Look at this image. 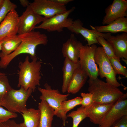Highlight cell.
I'll return each instance as SVG.
<instances>
[{
    "label": "cell",
    "instance_id": "1",
    "mask_svg": "<svg viewBox=\"0 0 127 127\" xmlns=\"http://www.w3.org/2000/svg\"><path fill=\"white\" fill-rule=\"evenodd\" d=\"M18 35L21 41L17 49L9 55L4 56L0 54V68H6L14 58L21 54H29L32 60L37 58L36 53V47L39 45H46L48 42L47 35L39 31L33 30Z\"/></svg>",
    "mask_w": 127,
    "mask_h": 127
},
{
    "label": "cell",
    "instance_id": "2",
    "mask_svg": "<svg viewBox=\"0 0 127 127\" xmlns=\"http://www.w3.org/2000/svg\"><path fill=\"white\" fill-rule=\"evenodd\" d=\"M42 63L41 61L37 60V58L32 60L30 62L28 56L24 62L20 61L18 65L19 70H18L17 87H22L26 91L31 88L33 92H34L36 86L40 85Z\"/></svg>",
    "mask_w": 127,
    "mask_h": 127
},
{
    "label": "cell",
    "instance_id": "3",
    "mask_svg": "<svg viewBox=\"0 0 127 127\" xmlns=\"http://www.w3.org/2000/svg\"><path fill=\"white\" fill-rule=\"evenodd\" d=\"M88 82V91L92 94L95 103H113L124 94L118 87L98 78L89 79Z\"/></svg>",
    "mask_w": 127,
    "mask_h": 127
},
{
    "label": "cell",
    "instance_id": "4",
    "mask_svg": "<svg viewBox=\"0 0 127 127\" xmlns=\"http://www.w3.org/2000/svg\"><path fill=\"white\" fill-rule=\"evenodd\" d=\"M44 87L38 88V90L41 94L40 99L45 100L53 109L55 115L62 120L63 124L65 126L67 117L62 109L61 104L67 100L69 94H62L58 89H52L51 86L47 83L44 84Z\"/></svg>",
    "mask_w": 127,
    "mask_h": 127
},
{
    "label": "cell",
    "instance_id": "5",
    "mask_svg": "<svg viewBox=\"0 0 127 127\" xmlns=\"http://www.w3.org/2000/svg\"><path fill=\"white\" fill-rule=\"evenodd\" d=\"M32 92L31 89L26 91L22 87L17 90L12 88L2 99L1 106L12 112L21 113L27 109L26 102Z\"/></svg>",
    "mask_w": 127,
    "mask_h": 127
},
{
    "label": "cell",
    "instance_id": "6",
    "mask_svg": "<svg viewBox=\"0 0 127 127\" xmlns=\"http://www.w3.org/2000/svg\"><path fill=\"white\" fill-rule=\"evenodd\" d=\"M94 44L90 46L83 45L81 47L79 62L81 67L89 78L92 80L98 78L99 70L95 60V54L97 48Z\"/></svg>",
    "mask_w": 127,
    "mask_h": 127
},
{
    "label": "cell",
    "instance_id": "7",
    "mask_svg": "<svg viewBox=\"0 0 127 127\" xmlns=\"http://www.w3.org/2000/svg\"><path fill=\"white\" fill-rule=\"evenodd\" d=\"M95 57V62L99 67V75L101 78H106V82L115 87L120 86L121 85L116 78V74L102 47H97Z\"/></svg>",
    "mask_w": 127,
    "mask_h": 127
},
{
    "label": "cell",
    "instance_id": "8",
    "mask_svg": "<svg viewBox=\"0 0 127 127\" xmlns=\"http://www.w3.org/2000/svg\"><path fill=\"white\" fill-rule=\"evenodd\" d=\"M75 9L72 7L64 13L56 15L50 18L45 19L34 29H42L49 32H61L65 28H67L72 23V19L68 18L70 14Z\"/></svg>",
    "mask_w": 127,
    "mask_h": 127
},
{
    "label": "cell",
    "instance_id": "9",
    "mask_svg": "<svg viewBox=\"0 0 127 127\" xmlns=\"http://www.w3.org/2000/svg\"><path fill=\"white\" fill-rule=\"evenodd\" d=\"M29 6L36 13L46 19L66 12L65 6L58 4L53 0H35Z\"/></svg>",
    "mask_w": 127,
    "mask_h": 127
},
{
    "label": "cell",
    "instance_id": "10",
    "mask_svg": "<svg viewBox=\"0 0 127 127\" xmlns=\"http://www.w3.org/2000/svg\"><path fill=\"white\" fill-rule=\"evenodd\" d=\"M126 115H127V93L113 104L99 125V127H111Z\"/></svg>",
    "mask_w": 127,
    "mask_h": 127
},
{
    "label": "cell",
    "instance_id": "11",
    "mask_svg": "<svg viewBox=\"0 0 127 127\" xmlns=\"http://www.w3.org/2000/svg\"><path fill=\"white\" fill-rule=\"evenodd\" d=\"M46 19L35 12L29 5L21 16L19 17L17 33L21 35L33 30L36 25Z\"/></svg>",
    "mask_w": 127,
    "mask_h": 127
},
{
    "label": "cell",
    "instance_id": "12",
    "mask_svg": "<svg viewBox=\"0 0 127 127\" xmlns=\"http://www.w3.org/2000/svg\"><path fill=\"white\" fill-rule=\"evenodd\" d=\"M67 28L72 32L81 35L87 41V45L89 46L94 44H99L97 40V38L99 36H102L106 40L111 35L110 33H100L86 28L83 27V23L79 19L73 21L71 25Z\"/></svg>",
    "mask_w": 127,
    "mask_h": 127
},
{
    "label": "cell",
    "instance_id": "13",
    "mask_svg": "<svg viewBox=\"0 0 127 127\" xmlns=\"http://www.w3.org/2000/svg\"><path fill=\"white\" fill-rule=\"evenodd\" d=\"M127 0H114L105 9L103 25L108 24L119 18L127 16Z\"/></svg>",
    "mask_w": 127,
    "mask_h": 127
},
{
    "label": "cell",
    "instance_id": "14",
    "mask_svg": "<svg viewBox=\"0 0 127 127\" xmlns=\"http://www.w3.org/2000/svg\"><path fill=\"white\" fill-rule=\"evenodd\" d=\"M19 16L15 9L10 11L0 24V41L16 35Z\"/></svg>",
    "mask_w": 127,
    "mask_h": 127
},
{
    "label": "cell",
    "instance_id": "15",
    "mask_svg": "<svg viewBox=\"0 0 127 127\" xmlns=\"http://www.w3.org/2000/svg\"><path fill=\"white\" fill-rule=\"evenodd\" d=\"M83 45L74 34H71L63 44L62 52L63 56L73 62L78 63L80 49Z\"/></svg>",
    "mask_w": 127,
    "mask_h": 127
},
{
    "label": "cell",
    "instance_id": "16",
    "mask_svg": "<svg viewBox=\"0 0 127 127\" xmlns=\"http://www.w3.org/2000/svg\"><path fill=\"white\" fill-rule=\"evenodd\" d=\"M114 103H94L90 107L84 108L87 117L89 118L90 121L93 123L99 125Z\"/></svg>",
    "mask_w": 127,
    "mask_h": 127
},
{
    "label": "cell",
    "instance_id": "17",
    "mask_svg": "<svg viewBox=\"0 0 127 127\" xmlns=\"http://www.w3.org/2000/svg\"><path fill=\"white\" fill-rule=\"evenodd\" d=\"M106 40L111 46L117 57L127 59V33L111 35Z\"/></svg>",
    "mask_w": 127,
    "mask_h": 127
},
{
    "label": "cell",
    "instance_id": "18",
    "mask_svg": "<svg viewBox=\"0 0 127 127\" xmlns=\"http://www.w3.org/2000/svg\"><path fill=\"white\" fill-rule=\"evenodd\" d=\"M90 26L92 30L100 33H127V18L123 17L119 18L106 25Z\"/></svg>",
    "mask_w": 127,
    "mask_h": 127
},
{
    "label": "cell",
    "instance_id": "19",
    "mask_svg": "<svg viewBox=\"0 0 127 127\" xmlns=\"http://www.w3.org/2000/svg\"><path fill=\"white\" fill-rule=\"evenodd\" d=\"M88 77L80 65L74 72L68 87V93L74 94L78 92L85 84Z\"/></svg>",
    "mask_w": 127,
    "mask_h": 127
},
{
    "label": "cell",
    "instance_id": "20",
    "mask_svg": "<svg viewBox=\"0 0 127 127\" xmlns=\"http://www.w3.org/2000/svg\"><path fill=\"white\" fill-rule=\"evenodd\" d=\"M38 103V108L40 111V117L38 127H51L54 110L44 100Z\"/></svg>",
    "mask_w": 127,
    "mask_h": 127
},
{
    "label": "cell",
    "instance_id": "21",
    "mask_svg": "<svg viewBox=\"0 0 127 127\" xmlns=\"http://www.w3.org/2000/svg\"><path fill=\"white\" fill-rule=\"evenodd\" d=\"M79 65V62L75 63L65 58L62 68L63 83L61 91L63 93L67 92L74 72Z\"/></svg>",
    "mask_w": 127,
    "mask_h": 127
},
{
    "label": "cell",
    "instance_id": "22",
    "mask_svg": "<svg viewBox=\"0 0 127 127\" xmlns=\"http://www.w3.org/2000/svg\"><path fill=\"white\" fill-rule=\"evenodd\" d=\"M21 113L24 121L19 124L21 127H38L40 117L39 109H27Z\"/></svg>",
    "mask_w": 127,
    "mask_h": 127
},
{
    "label": "cell",
    "instance_id": "23",
    "mask_svg": "<svg viewBox=\"0 0 127 127\" xmlns=\"http://www.w3.org/2000/svg\"><path fill=\"white\" fill-rule=\"evenodd\" d=\"M18 35L6 37L3 39L1 45V52L0 54L4 56L9 55L15 51L21 42Z\"/></svg>",
    "mask_w": 127,
    "mask_h": 127
},
{
    "label": "cell",
    "instance_id": "24",
    "mask_svg": "<svg viewBox=\"0 0 127 127\" xmlns=\"http://www.w3.org/2000/svg\"><path fill=\"white\" fill-rule=\"evenodd\" d=\"M67 116L70 117L73 119L72 127H78L80 123L87 117L85 108L82 106L68 114Z\"/></svg>",
    "mask_w": 127,
    "mask_h": 127
},
{
    "label": "cell",
    "instance_id": "25",
    "mask_svg": "<svg viewBox=\"0 0 127 127\" xmlns=\"http://www.w3.org/2000/svg\"><path fill=\"white\" fill-rule=\"evenodd\" d=\"M108 57L116 74H118L127 77V70L125 66H123L121 64L120 61V59L118 58Z\"/></svg>",
    "mask_w": 127,
    "mask_h": 127
},
{
    "label": "cell",
    "instance_id": "26",
    "mask_svg": "<svg viewBox=\"0 0 127 127\" xmlns=\"http://www.w3.org/2000/svg\"><path fill=\"white\" fill-rule=\"evenodd\" d=\"M82 98L76 97L73 99L66 100L63 102L61 104V108L64 113H67L77 106L81 105Z\"/></svg>",
    "mask_w": 127,
    "mask_h": 127
},
{
    "label": "cell",
    "instance_id": "27",
    "mask_svg": "<svg viewBox=\"0 0 127 127\" xmlns=\"http://www.w3.org/2000/svg\"><path fill=\"white\" fill-rule=\"evenodd\" d=\"M12 88L10 85L6 74L0 75V102L8 91Z\"/></svg>",
    "mask_w": 127,
    "mask_h": 127
},
{
    "label": "cell",
    "instance_id": "28",
    "mask_svg": "<svg viewBox=\"0 0 127 127\" xmlns=\"http://www.w3.org/2000/svg\"><path fill=\"white\" fill-rule=\"evenodd\" d=\"M97 40L99 44L102 46L105 53L108 57L118 58L111 46L104 37L101 36H99L97 38Z\"/></svg>",
    "mask_w": 127,
    "mask_h": 127
},
{
    "label": "cell",
    "instance_id": "29",
    "mask_svg": "<svg viewBox=\"0 0 127 127\" xmlns=\"http://www.w3.org/2000/svg\"><path fill=\"white\" fill-rule=\"evenodd\" d=\"M16 5L9 0H4L3 5L0 9V24L11 11L15 9Z\"/></svg>",
    "mask_w": 127,
    "mask_h": 127
},
{
    "label": "cell",
    "instance_id": "30",
    "mask_svg": "<svg viewBox=\"0 0 127 127\" xmlns=\"http://www.w3.org/2000/svg\"><path fill=\"white\" fill-rule=\"evenodd\" d=\"M17 117L18 115L16 113L10 111L0 106V123Z\"/></svg>",
    "mask_w": 127,
    "mask_h": 127
},
{
    "label": "cell",
    "instance_id": "31",
    "mask_svg": "<svg viewBox=\"0 0 127 127\" xmlns=\"http://www.w3.org/2000/svg\"><path fill=\"white\" fill-rule=\"evenodd\" d=\"M81 95L82 99L80 105L84 107L87 108L94 103L92 93L89 92L87 93L82 92L81 93Z\"/></svg>",
    "mask_w": 127,
    "mask_h": 127
},
{
    "label": "cell",
    "instance_id": "32",
    "mask_svg": "<svg viewBox=\"0 0 127 127\" xmlns=\"http://www.w3.org/2000/svg\"><path fill=\"white\" fill-rule=\"evenodd\" d=\"M111 127H127V115L123 117Z\"/></svg>",
    "mask_w": 127,
    "mask_h": 127
},
{
    "label": "cell",
    "instance_id": "33",
    "mask_svg": "<svg viewBox=\"0 0 127 127\" xmlns=\"http://www.w3.org/2000/svg\"><path fill=\"white\" fill-rule=\"evenodd\" d=\"M0 127H21L14 120L10 119L0 123Z\"/></svg>",
    "mask_w": 127,
    "mask_h": 127
},
{
    "label": "cell",
    "instance_id": "34",
    "mask_svg": "<svg viewBox=\"0 0 127 127\" xmlns=\"http://www.w3.org/2000/svg\"><path fill=\"white\" fill-rule=\"evenodd\" d=\"M53 0L58 4L65 6L69 2L73 1V0Z\"/></svg>",
    "mask_w": 127,
    "mask_h": 127
},
{
    "label": "cell",
    "instance_id": "35",
    "mask_svg": "<svg viewBox=\"0 0 127 127\" xmlns=\"http://www.w3.org/2000/svg\"><path fill=\"white\" fill-rule=\"evenodd\" d=\"M19 1L21 5L23 7H27L29 5L30 2L28 0H20Z\"/></svg>",
    "mask_w": 127,
    "mask_h": 127
},
{
    "label": "cell",
    "instance_id": "36",
    "mask_svg": "<svg viewBox=\"0 0 127 127\" xmlns=\"http://www.w3.org/2000/svg\"><path fill=\"white\" fill-rule=\"evenodd\" d=\"M4 1V0H0V9L3 5Z\"/></svg>",
    "mask_w": 127,
    "mask_h": 127
},
{
    "label": "cell",
    "instance_id": "37",
    "mask_svg": "<svg viewBox=\"0 0 127 127\" xmlns=\"http://www.w3.org/2000/svg\"><path fill=\"white\" fill-rule=\"evenodd\" d=\"M3 40V39L2 40L0 41V50H1V45Z\"/></svg>",
    "mask_w": 127,
    "mask_h": 127
},
{
    "label": "cell",
    "instance_id": "38",
    "mask_svg": "<svg viewBox=\"0 0 127 127\" xmlns=\"http://www.w3.org/2000/svg\"><path fill=\"white\" fill-rule=\"evenodd\" d=\"M5 74L4 73L0 72V75H2Z\"/></svg>",
    "mask_w": 127,
    "mask_h": 127
},
{
    "label": "cell",
    "instance_id": "39",
    "mask_svg": "<svg viewBox=\"0 0 127 127\" xmlns=\"http://www.w3.org/2000/svg\"><path fill=\"white\" fill-rule=\"evenodd\" d=\"M0 106H1V103L0 102Z\"/></svg>",
    "mask_w": 127,
    "mask_h": 127
}]
</instances>
